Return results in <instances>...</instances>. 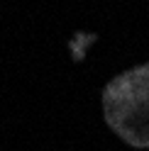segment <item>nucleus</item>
I'll return each instance as SVG.
<instances>
[{"label":"nucleus","mask_w":149,"mask_h":151,"mask_svg":"<svg viewBox=\"0 0 149 151\" xmlns=\"http://www.w3.org/2000/svg\"><path fill=\"white\" fill-rule=\"evenodd\" d=\"M105 117L129 146L149 149V66L115 81L105 93Z\"/></svg>","instance_id":"1"}]
</instances>
